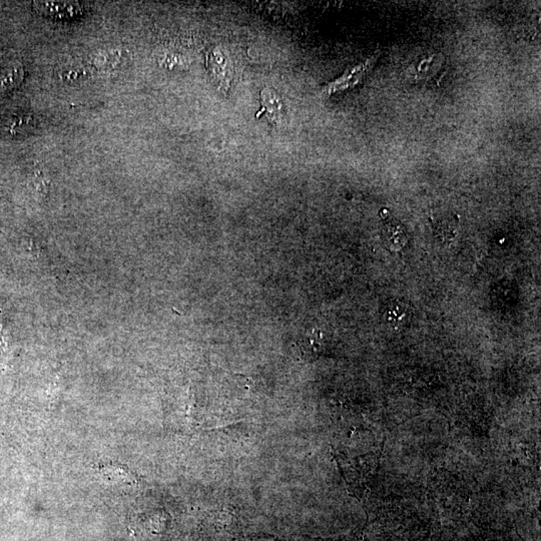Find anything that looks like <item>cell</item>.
<instances>
[{
	"instance_id": "obj_2",
	"label": "cell",
	"mask_w": 541,
	"mask_h": 541,
	"mask_svg": "<svg viewBox=\"0 0 541 541\" xmlns=\"http://www.w3.org/2000/svg\"><path fill=\"white\" fill-rule=\"evenodd\" d=\"M262 113H265L270 123L281 126L283 120V103L281 96L272 89H265L261 93Z\"/></svg>"
},
{
	"instance_id": "obj_3",
	"label": "cell",
	"mask_w": 541,
	"mask_h": 541,
	"mask_svg": "<svg viewBox=\"0 0 541 541\" xmlns=\"http://www.w3.org/2000/svg\"><path fill=\"white\" fill-rule=\"evenodd\" d=\"M383 240L392 252H399L408 244L409 236L406 228L400 222L391 220L384 224Z\"/></svg>"
},
{
	"instance_id": "obj_1",
	"label": "cell",
	"mask_w": 541,
	"mask_h": 541,
	"mask_svg": "<svg viewBox=\"0 0 541 541\" xmlns=\"http://www.w3.org/2000/svg\"><path fill=\"white\" fill-rule=\"evenodd\" d=\"M207 64L213 81L219 84L221 89H229L232 79V64L226 54L217 47L208 54Z\"/></svg>"
},
{
	"instance_id": "obj_6",
	"label": "cell",
	"mask_w": 541,
	"mask_h": 541,
	"mask_svg": "<svg viewBox=\"0 0 541 541\" xmlns=\"http://www.w3.org/2000/svg\"><path fill=\"white\" fill-rule=\"evenodd\" d=\"M407 313H408V309H407L404 303L391 302L386 308L385 318L387 321L397 326V325L400 324V322L402 323L405 319Z\"/></svg>"
},
{
	"instance_id": "obj_5",
	"label": "cell",
	"mask_w": 541,
	"mask_h": 541,
	"mask_svg": "<svg viewBox=\"0 0 541 541\" xmlns=\"http://www.w3.org/2000/svg\"><path fill=\"white\" fill-rule=\"evenodd\" d=\"M22 79H24V69L21 66H11L0 78V89L7 91V89H14L17 84L21 83Z\"/></svg>"
},
{
	"instance_id": "obj_4",
	"label": "cell",
	"mask_w": 541,
	"mask_h": 541,
	"mask_svg": "<svg viewBox=\"0 0 541 541\" xmlns=\"http://www.w3.org/2000/svg\"><path fill=\"white\" fill-rule=\"evenodd\" d=\"M98 472L103 474L104 477L108 478L111 482L133 484L136 481V476L126 466H121V464L108 463L99 466Z\"/></svg>"
}]
</instances>
